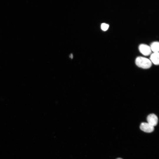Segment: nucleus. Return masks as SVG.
<instances>
[{"mask_svg": "<svg viewBox=\"0 0 159 159\" xmlns=\"http://www.w3.org/2000/svg\"><path fill=\"white\" fill-rule=\"evenodd\" d=\"M135 62L138 67L145 69L149 68L152 65V62L150 59L142 57H137Z\"/></svg>", "mask_w": 159, "mask_h": 159, "instance_id": "nucleus-1", "label": "nucleus"}, {"mask_svg": "<svg viewBox=\"0 0 159 159\" xmlns=\"http://www.w3.org/2000/svg\"><path fill=\"white\" fill-rule=\"evenodd\" d=\"M148 123L153 127L157 125L158 121L157 116L154 114L149 115L147 118Z\"/></svg>", "mask_w": 159, "mask_h": 159, "instance_id": "nucleus-4", "label": "nucleus"}, {"mask_svg": "<svg viewBox=\"0 0 159 159\" xmlns=\"http://www.w3.org/2000/svg\"><path fill=\"white\" fill-rule=\"evenodd\" d=\"M109 27V25L108 24L105 23H103L101 25V29L104 31H106L108 29Z\"/></svg>", "mask_w": 159, "mask_h": 159, "instance_id": "nucleus-7", "label": "nucleus"}, {"mask_svg": "<svg viewBox=\"0 0 159 159\" xmlns=\"http://www.w3.org/2000/svg\"><path fill=\"white\" fill-rule=\"evenodd\" d=\"M151 50L154 52H158L159 50V43L158 42H155L152 43L150 47Z\"/></svg>", "mask_w": 159, "mask_h": 159, "instance_id": "nucleus-6", "label": "nucleus"}, {"mask_svg": "<svg viewBox=\"0 0 159 159\" xmlns=\"http://www.w3.org/2000/svg\"><path fill=\"white\" fill-rule=\"evenodd\" d=\"M116 159H122V158H117Z\"/></svg>", "mask_w": 159, "mask_h": 159, "instance_id": "nucleus-9", "label": "nucleus"}, {"mask_svg": "<svg viewBox=\"0 0 159 159\" xmlns=\"http://www.w3.org/2000/svg\"><path fill=\"white\" fill-rule=\"evenodd\" d=\"M69 57L71 59H72L73 58V55L72 54H70V55H69Z\"/></svg>", "mask_w": 159, "mask_h": 159, "instance_id": "nucleus-8", "label": "nucleus"}, {"mask_svg": "<svg viewBox=\"0 0 159 159\" xmlns=\"http://www.w3.org/2000/svg\"><path fill=\"white\" fill-rule=\"evenodd\" d=\"M140 128L143 131L147 133L152 132L154 129V127L145 122H142L141 124Z\"/></svg>", "mask_w": 159, "mask_h": 159, "instance_id": "nucleus-3", "label": "nucleus"}, {"mask_svg": "<svg viewBox=\"0 0 159 159\" xmlns=\"http://www.w3.org/2000/svg\"><path fill=\"white\" fill-rule=\"evenodd\" d=\"M140 52L143 55L146 56L149 55L151 53V50L150 47L145 44H141L139 46Z\"/></svg>", "mask_w": 159, "mask_h": 159, "instance_id": "nucleus-2", "label": "nucleus"}, {"mask_svg": "<svg viewBox=\"0 0 159 159\" xmlns=\"http://www.w3.org/2000/svg\"><path fill=\"white\" fill-rule=\"evenodd\" d=\"M159 53L158 52H154L150 56V59L151 62L154 64L158 65L159 64Z\"/></svg>", "mask_w": 159, "mask_h": 159, "instance_id": "nucleus-5", "label": "nucleus"}]
</instances>
